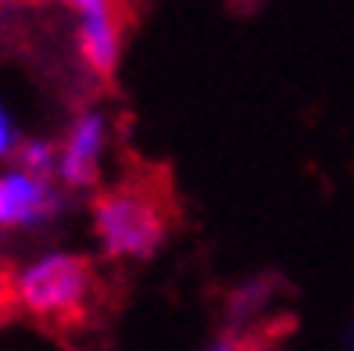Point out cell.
I'll list each match as a JSON object with an SVG mask.
<instances>
[{
    "label": "cell",
    "instance_id": "cell-1",
    "mask_svg": "<svg viewBox=\"0 0 354 351\" xmlns=\"http://www.w3.org/2000/svg\"><path fill=\"white\" fill-rule=\"evenodd\" d=\"M93 230L108 258H154L169 240V212L143 187H115L93 201Z\"/></svg>",
    "mask_w": 354,
    "mask_h": 351
},
{
    "label": "cell",
    "instance_id": "cell-2",
    "mask_svg": "<svg viewBox=\"0 0 354 351\" xmlns=\"http://www.w3.org/2000/svg\"><path fill=\"white\" fill-rule=\"evenodd\" d=\"M93 291L90 258L54 251L36 258L22 276L15 280V298L26 312L39 319H79L86 312V301Z\"/></svg>",
    "mask_w": 354,
    "mask_h": 351
},
{
    "label": "cell",
    "instance_id": "cell-3",
    "mask_svg": "<svg viewBox=\"0 0 354 351\" xmlns=\"http://www.w3.org/2000/svg\"><path fill=\"white\" fill-rule=\"evenodd\" d=\"M57 212H61V194L54 179L32 176L26 169L0 172V230L47 226Z\"/></svg>",
    "mask_w": 354,
    "mask_h": 351
},
{
    "label": "cell",
    "instance_id": "cell-4",
    "mask_svg": "<svg viewBox=\"0 0 354 351\" xmlns=\"http://www.w3.org/2000/svg\"><path fill=\"white\" fill-rule=\"evenodd\" d=\"M104 143H108V126H104L100 111H82L72 129L65 136V147L57 154V172L61 183L72 190H86L97 179V165L104 154Z\"/></svg>",
    "mask_w": 354,
    "mask_h": 351
},
{
    "label": "cell",
    "instance_id": "cell-5",
    "mask_svg": "<svg viewBox=\"0 0 354 351\" xmlns=\"http://www.w3.org/2000/svg\"><path fill=\"white\" fill-rule=\"evenodd\" d=\"M79 51H82V61H86L93 72H100L104 79L115 75L118 54H122V36H118L115 11L79 18Z\"/></svg>",
    "mask_w": 354,
    "mask_h": 351
},
{
    "label": "cell",
    "instance_id": "cell-6",
    "mask_svg": "<svg viewBox=\"0 0 354 351\" xmlns=\"http://www.w3.org/2000/svg\"><path fill=\"white\" fill-rule=\"evenodd\" d=\"M18 169H26L32 176L54 179V172H57V147H54V143H47V140L22 143V147H18Z\"/></svg>",
    "mask_w": 354,
    "mask_h": 351
},
{
    "label": "cell",
    "instance_id": "cell-7",
    "mask_svg": "<svg viewBox=\"0 0 354 351\" xmlns=\"http://www.w3.org/2000/svg\"><path fill=\"white\" fill-rule=\"evenodd\" d=\"M8 154H18V129L8 118L4 105H0V158H8Z\"/></svg>",
    "mask_w": 354,
    "mask_h": 351
},
{
    "label": "cell",
    "instance_id": "cell-8",
    "mask_svg": "<svg viewBox=\"0 0 354 351\" xmlns=\"http://www.w3.org/2000/svg\"><path fill=\"white\" fill-rule=\"evenodd\" d=\"M61 4H68L79 18H86V15H100V11H115V8H111V0H61Z\"/></svg>",
    "mask_w": 354,
    "mask_h": 351
},
{
    "label": "cell",
    "instance_id": "cell-9",
    "mask_svg": "<svg viewBox=\"0 0 354 351\" xmlns=\"http://www.w3.org/2000/svg\"><path fill=\"white\" fill-rule=\"evenodd\" d=\"M207 351H240V344L233 341V337H218L212 348H207Z\"/></svg>",
    "mask_w": 354,
    "mask_h": 351
}]
</instances>
